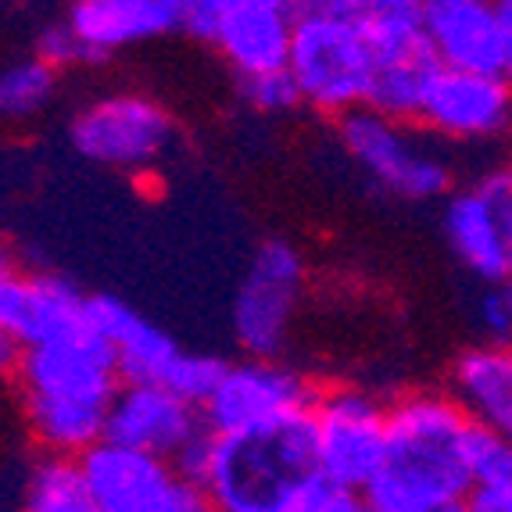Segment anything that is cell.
I'll return each mask as SVG.
<instances>
[{
  "label": "cell",
  "instance_id": "6da1fadb",
  "mask_svg": "<svg viewBox=\"0 0 512 512\" xmlns=\"http://www.w3.org/2000/svg\"><path fill=\"white\" fill-rule=\"evenodd\" d=\"M473 419L452 391H412L387 405L380 466L362 487L373 512H459L470 505Z\"/></svg>",
  "mask_w": 512,
  "mask_h": 512
},
{
  "label": "cell",
  "instance_id": "7a4b0ae2",
  "mask_svg": "<svg viewBox=\"0 0 512 512\" xmlns=\"http://www.w3.org/2000/svg\"><path fill=\"white\" fill-rule=\"evenodd\" d=\"M215 434V430H212ZM208 509L219 512H359L362 491L319 466L312 416L273 430L212 437L201 480Z\"/></svg>",
  "mask_w": 512,
  "mask_h": 512
},
{
  "label": "cell",
  "instance_id": "3957f363",
  "mask_svg": "<svg viewBox=\"0 0 512 512\" xmlns=\"http://www.w3.org/2000/svg\"><path fill=\"white\" fill-rule=\"evenodd\" d=\"M29 434L43 452L83 455L108 427V405L122 376L97 326L58 337V341L26 344L11 362Z\"/></svg>",
  "mask_w": 512,
  "mask_h": 512
},
{
  "label": "cell",
  "instance_id": "277c9868",
  "mask_svg": "<svg viewBox=\"0 0 512 512\" xmlns=\"http://www.w3.org/2000/svg\"><path fill=\"white\" fill-rule=\"evenodd\" d=\"M287 69L298 83L301 104L323 111L330 119L369 104L373 90L369 11L355 0L294 11Z\"/></svg>",
  "mask_w": 512,
  "mask_h": 512
},
{
  "label": "cell",
  "instance_id": "5b68a950",
  "mask_svg": "<svg viewBox=\"0 0 512 512\" xmlns=\"http://www.w3.org/2000/svg\"><path fill=\"white\" fill-rule=\"evenodd\" d=\"M337 137L351 162L384 194L434 201L452 190V165L419 122L362 104L337 115Z\"/></svg>",
  "mask_w": 512,
  "mask_h": 512
},
{
  "label": "cell",
  "instance_id": "8992f818",
  "mask_svg": "<svg viewBox=\"0 0 512 512\" xmlns=\"http://www.w3.org/2000/svg\"><path fill=\"white\" fill-rule=\"evenodd\" d=\"M90 319H94L97 333L111 344L122 380L165 384L201 405L212 394L215 380L222 376V366H226L212 355L183 351L162 326L140 316L137 308L126 305V301L111 298V294L90 298Z\"/></svg>",
  "mask_w": 512,
  "mask_h": 512
},
{
  "label": "cell",
  "instance_id": "52a82bcc",
  "mask_svg": "<svg viewBox=\"0 0 512 512\" xmlns=\"http://www.w3.org/2000/svg\"><path fill=\"white\" fill-rule=\"evenodd\" d=\"M72 151L115 172H147L176 144V119L162 101L137 90L104 94L69 122Z\"/></svg>",
  "mask_w": 512,
  "mask_h": 512
},
{
  "label": "cell",
  "instance_id": "ba28073f",
  "mask_svg": "<svg viewBox=\"0 0 512 512\" xmlns=\"http://www.w3.org/2000/svg\"><path fill=\"white\" fill-rule=\"evenodd\" d=\"M319 387L280 359L248 355L244 362H226L212 394L201 402L205 427L222 437L258 434L301 419L312 412Z\"/></svg>",
  "mask_w": 512,
  "mask_h": 512
},
{
  "label": "cell",
  "instance_id": "9c48e42d",
  "mask_svg": "<svg viewBox=\"0 0 512 512\" xmlns=\"http://www.w3.org/2000/svg\"><path fill=\"white\" fill-rule=\"evenodd\" d=\"M94 512H205V491L176 462L133 444L101 437L83 455Z\"/></svg>",
  "mask_w": 512,
  "mask_h": 512
},
{
  "label": "cell",
  "instance_id": "30bf717a",
  "mask_svg": "<svg viewBox=\"0 0 512 512\" xmlns=\"http://www.w3.org/2000/svg\"><path fill=\"white\" fill-rule=\"evenodd\" d=\"M305 262L280 237L262 240L233 298V337L248 355L280 359L298 319Z\"/></svg>",
  "mask_w": 512,
  "mask_h": 512
},
{
  "label": "cell",
  "instance_id": "8fae6325",
  "mask_svg": "<svg viewBox=\"0 0 512 512\" xmlns=\"http://www.w3.org/2000/svg\"><path fill=\"white\" fill-rule=\"evenodd\" d=\"M412 122L448 144L505 140L512 133V79L505 72L437 65Z\"/></svg>",
  "mask_w": 512,
  "mask_h": 512
},
{
  "label": "cell",
  "instance_id": "7c38bea8",
  "mask_svg": "<svg viewBox=\"0 0 512 512\" xmlns=\"http://www.w3.org/2000/svg\"><path fill=\"white\" fill-rule=\"evenodd\" d=\"M308 416L316 434L319 466L341 484L362 491L384 455L387 405L355 387H330L319 391Z\"/></svg>",
  "mask_w": 512,
  "mask_h": 512
},
{
  "label": "cell",
  "instance_id": "4fadbf2b",
  "mask_svg": "<svg viewBox=\"0 0 512 512\" xmlns=\"http://www.w3.org/2000/svg\"><path fill=\"white\" fill-rule=\"evenodd\" d=\"M373 90L369 104L398 119H416L419 97L437 69L423 11H369Z\"/></svg>",
  "mask_w": 512,
  "mask_h": 512
},
{
  "label": "cell",
  "instance_id": "5bb4252c",
  "mask_svg": "<svg viewBox=\"0 0 512 512\" xmlns=\"http://www.w3.org/2000/svg\"><path fill=\"white\" fill-rule=\"evenodd\" d=\"M444 237L466 269L484 280L509 276L512 258V197L505 176L495 172L448 197L444 205Z\"/></svg>",
  "mask_w": 512,
  "mask_h": 512
},
{
  "label": "cell",
  "instance_id": "9a60e30c",
  "mask_svg": "<svg viewBox=\"0 0 512 512\" xmlns=\"http://www.w3.org/2000/svg\"><path fill=\"white\" fill-rule=\"evenodd\" d=\"M183 18L187 0H69L65 26L83 51V65H101L183 29Z\"/></svg>",
  "mask_w": 512,
  "mask_h": 512
},
{
  "label": "cell",
  "instance_id": "2e32d148",
  "mask_svg": "<svg viewBox=\"0 0 512 512\" xmlns=\"http://www.w3.org/2000/svg\"><path fill=\"white\" fill-rule=\"evenodd\" d=\"M201 430H205V412L180 391L165 384L122 380L108 405L104 437L176 459Z\"/></svg>",
  "mask_w": 512,
  "mask_h": 512
},
{
  "label": "cell",
  "instance_id": "e0dca14e",
  "mask_svg": "<svg viewBox=\"0 0 512 512\" xmlns=\"http://www.w3.org/2000/svg\"><path fill=\"white\" fill-rule=\"evenodd\" d=\"M437 65L473 72H505L509 11L498 0H434L423 8Z\"/></svg>",
  "mask_w": 512,
  "mask_h": 512
},
{
  "label": "cell",
  "instance_id": "ac0fdd59",
  "mask_svg": "<svg viewBox=\"0 0 512 512\" xmlns=\"http://www.w3.org/2000/svg\"><path fill=\"white\" fill-rule=\"evenodd\" d=\"M294 36V11L248 4V8L222 11L215 18L208 47L230 65L233 76H258V72L287 69Z\"/></svg>",
  "mask_w": 512,
  "mask_h": 512
},
{
  "label": "cell",
  "instance_id": "d6986e66",
  "mask_svg": "<svg viewBox=\"0 0 512 512\" xmlns=\"http://www.w3.org/2000/svg\"><path fill=\"white\" fill-rule=\"evenodd\" d=\"M86 326H94L90 298L79 291L76 283L54 273L18 276L8 308V326H4L18 348L72 337V333L86 330Z\"/></svg>",
  "mask_w": 512,
  "mask_h": 512
},
{
  "label": "cell",
  "instance_id": "ffe728a7",
  "mask_svg": "<svg viewBox=\"0 0 512 512\" xmlns=\"http://www.w3.org/2000/svg\"><path fill=\"white\" fill-rule=\"evenodd\" d=\"M452 394L473 423L512 437V344H477L452 366Z\"/></svg>",
  "mask_w": 512,
  "mask_h": 512
},
{
  "label": "cell",
  "instance_id": "44dd1931",
  "mask_svg": "<svg viewBox=\"0 0 512 512\" xmlns=\"http://www.w3.org/2000/svg\"><path fill=\"white\" fill-rule=\"evenodd\" d=\"M22 505L29 512H94L83 459L65 452H43L26 473Z\"/></svg>",
  "mask_w": 512,
  "mask_h": 512
},
{
  "label": "cell",
  "instance_id": "7402d4cb",
  "mask_svg": "<svg viewBox=\"0 0 512 512\" xmlns=\"http://www.w3.org/2000/svg\"><path fill=\"white\" fill-rule=\"evenodd\" d=\"M61 69L43 54L15 58L0 69V126H26L51 108Z\"/></svg>",
  "mask_w": 512,
  "mask_h": 512
},
{
  "label": "cell",
  "instance_id": "603a6c76",
  "mask_svg": "<svg viewBox=\"0 0 512 512\" xmlns=\"http://www.w3.org/2000/svg\"><path fill=\"white\" fill-rule=\"evenodd\" d=\"M470 466L473 512H512V437L473 423L470 430Z\"/></svg>",
  "mask_w": 512,
  "mask_h": 512
},
{
  "label": "cell",
  "instance_id": "cb8c5ba5",
  "mask_svg": "<svg viewBox=\"0 0 512 512\" xmlns=\"http://www.w3.org/2000/svg\"><path fill=\"white\" fill-rule=\"evenodd\" d=\"M473 326L484 341L512 344V276L484 280L480 294L473 298Z\"/></svg>",
  "mask_w": 512,
  "mask_h": 512
},
{
  "label": "cell",
  "instance_id": "d4e9b609",
  "mask_svg": "<svg viewBox=\"0 0 512 512\" xmlns=\"http://www.w3.org/2000/svg\"><path fill=\"white\" fill-rule=\"evenodd\" d=\"M240 101L265 115H276V111H291L301 104L298 83H294L291 69H273V72H258V76H240L237 79Z\"/></svg>",
  "mask_w": 512,
  "mask_h": 512
},
{
  "label": "cell",
  "instance_id": "484cf974",
  "mask_svg": "<svg viewBox=\"0 0 512 512\" xmlns=\"http://www.w3.org/2000/svg\"><path fill=\"white\" fill-rule=\"evenodd\" d=\"M248 4H269V8H291V0H187V18H183V29H187L194 40L205 43L212 33L215 18L222 11L233 8H248ZM294 11V8H291Z\"/></svg>",
  "mask_w": 512,
  "mask_h": 512
},
{
  "label": "cell",
  "instance_id": "4316f807",
  "mask_svg": "<svg viewBox=\"0 0 512 512\" xmlns=\"http://www.w3.org/2000/svg\"><path fill=\"white\" fill-rule=\"evenodd\" d=\"M36 54H43V58L51 61V65H58V69H76V65H83V51H79L72 29L65 26V18L43 29L40 40H36Z\"/></svg>",
  "mask_w": 512,
  "mask_h": 512
},
{
  "label": "cell",
  "instance_id": "83f0119b",
  "mask_svg": "<svg viewBox=\"0 0 512 512\" xmlns=\"http://www.w3.org/2000/svg\"><path fill=\"white\" fill-rule=\"evenodd\" d=\"M18 276L22 273H15V265H11V258H8V251L0 248V337H8V308H11V294H15V283H18Z\"/></svg>",
  "mask_w": 512,
  "mask_h": 512
},
{
  "label": "cell",
  "instance_id": "f1b7e54d",
  "mask_svg": "<svg viewBox=\"0 0 512 512\" xmlns=\"http://www.w3.org/2000/svg\"><path fill=\"white\" fill-rule=\"evenodd\" d=\"M366 11H423L434 0H355Z\"/></svg>",
  "mask_w": 512,
  "mask_h": 512
},
{
  "label": "cell",
  "instance_id": "f546056e",
  "mask_svg": "<svg viewBox=\"0 0 512 512\" xmlns=\"http://www.w3.org/2000/svg\"><path fill=\"white\" fill-rule=\"evenodd\" d=\"M509 11V65H505V76L512 79V8H505Z\"/></svg>",
  "mask_w": 512,
  "mask_h": 512
},
{
  "label": "cell",
  "instance_id": "4dcf8cb0",
  "mask_svg": "<svg viewBox=\"0 0 512 512\" xmlns=\"http://www.w3.org/2000/svg\"><path fill=\"white\" fill-rule=\"evenodd\" d=\"M502 176H505V190H509V197H512V162L505 165V172H502Z\"/></svg>",
  "mask_w": 512,
  "mask_h": 512
},
{
  "label": "cell",
  "instance_id": "1f68e13d",
  "mask_svg": "<svg viewBox=\"0 0 512 512\" xmlns=\"http://www.w3.org/2000/svg\"><path fill=\"white\" fill-rule=\"evenodd\" d=\"M498 4H505V8H512V0H498Z\"/></svg>",
  "mask_w": 512,
  "mask_h": 512
}]
</instances>
